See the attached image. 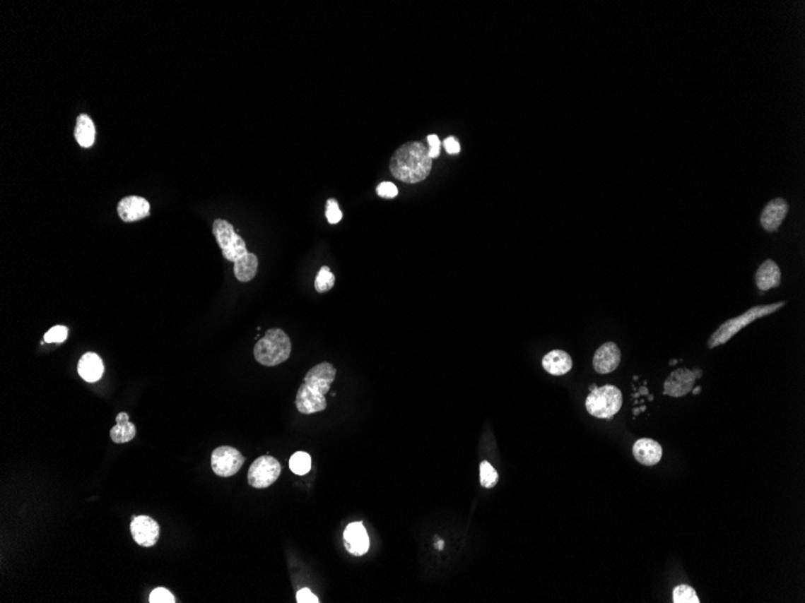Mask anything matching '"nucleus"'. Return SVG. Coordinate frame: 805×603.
Returning <instances> with one entry per match:
<instances>
[{
  "instance_id": "obj_1",
  "label": "nucleus",
  "mask_w": 805,
  "mask_h": 603,
  "mask_svg": "<svg viewBox=\"0 0 805 603\" xmlns=\"http://www.w3.org/2000/svg\"><path fill=\"white\" fill-rule=\"evenodd\" d=\"M336 370L331 363H321L309 370L295 395V407L302 414H314L327 408L328 391L336 379Z\"/></svg>"
},
{
  "instance_id": "obj_2",
  "label": "nucleus",
  "mask_w": 805,
  "mask_h": 603,
  "mask_svg": "<svg viewBox=\"0 0 805 603\" xmlns=\"http://www.w3.org/2000/svg\"><path fill=\"white\" fill-rule=\"evenodd\" d=\"M433 167V160L428 155V147L413 141L399 147L389 162V170L396 179L405 184H418L425 181Z\"/></svg>"
},
{
  "instance_id": "obj_3",
  "label": "nucleus",
  "mask_w": 805,
  "mask_h": 603,
  "mask_svg": "<svg viewBox=\"0 0 805 603\" xmlns=\"http://www.w3.org/2000/svg\"><path fill=\"white\" fill-rule=\"evenodd\" d=\"M785 304V302H777V304H769V305L753 306L750 310L740 314L739 317L728 319L724 324H721L719 329L710 336L709 341H707V347L712 350L715 347L722 346L724 343H727L734 335L738 334L740 330H743L744 328L750 326L752 322L777 312L779 309L784 307Z\"/></svg>"
},
{
  "instance_id": "obj_4",
  "label": "nucleus",
  "mask_w": 805,
  "mask_h": 603,
  "mask_svg": "<svg viewBox=\"0 0 805 603\" xmlns=\"http://www.w3.org/2000/svg\"><path fill=\"white\" fill-rule=\"evenodd\" d=\"M292 343L282 329H269L254 346V358L264 366H278L290 358Z\"/></svg>"
},
{
  "instance_id": "obj_5",
  "label": "nucleus",
  "mask_w": 805,
  "mask_h": 603,
  "mask_svg": "<svg viewBox=\"0 0 805 603\" xmlns=\"http://www.w3.org/2000/svg\"><path fill=\"white\" fill-rule=\"evenodd\" d=\"M622 393L615 386H603L593 389L586 399L584 406L589 414L599 419H610L622 407Z\"/></svg>"
},
{
  "instance_id": "obj_6",
  "label": "nucleus",
  "mask_w": 805,
  "mask_h": 603,
  "mask_svg": "<svg viewBox=\"0 0 805 603\" xmlns=\"http://www.w3.org/2000/svg\"><path fill=\"white\" fill-rule=\"evenodd\" d=\"M213 237L222 251L225 259L237 263L249 253L246 244L239 234L235 232L233 225L225 220H216L213 225Z\"/></svg>"
},
{
  "instance_id": "obj_7",
  "label": "nucleus",
  "mask_w": 805,
  "mask_h": 603,
  "mask_svg": "<svg viewBox=\"0 0 805 603\" xmlns=\"http://www.w3.org/2000/svg\"><path fill=\"white\" fill-rule=\"evenodd\" d=\"M281 465L275 458L263 455L252 462L247 473V481L256 489H266L278 481Z\"/></svg>"
},
{
  "instance_id": "obj_8",
  "label": "nucleus",
  "mask_w": 805,
  "mask_h": 603,
  "mask_svg": "<svg viewBox=\"0 0 805 603\" xmlns=\"http://www.w3.org/2000/svg\"><path fill=\"white\" fill-rule=\"evenodd\" d=\"M245 462V457L237 449L222 446L211 454V467L220 477H232L239 472Z\"/></svg>"
},
{
  "instance_id": "obj_9",
  "label": "nucleus",
  "mask_w": 805,
  "mask_h": 603,
  "mask_svg": "<svg viewBox=\"0 0 805 603\" xmlns=\"http://www.w3.org/2000/svg\"><path fill=\"white\" fill-rule=\"evenodd\" d=\"M700 376H702V372L692 371L688 369L675 370L666 379L664 388H663V394L673 396V398H681V396L687 395L688 393H691L692 388L695 383V379H698Z\"/></svg>"
},
{
  "instance_id": "obj_10",
  "label": "nucleus",
  "mask_w": 805,
  "mask_h": 603,
  "mask_svg": "<svg viewBox=\"0 0 805 603\" xmlns=\"http://www.w3.org/2000/svg\"><path fill=\"white\" fill-rule=\"evenodd\" d=\"M131 536L135 542L141 547L155 546L160 538V525L155 519L148 515L133 518L131 523Z\"/></svg>"
},
{
  "instance_id": "obj_11",
  "label": "nucleus",
  "mask_w": 805,
  "mask_h": 603,
  "mask_svg": "<svg viewBox=\"0 0 805 603\" xmlns=\"http://www.w3.org/2000/svg\"><path fill=\"white\" fill-rule=\"evenodd\" d=\"M343 546L348 553L355 556H362L369 550V536L363 523H351L343 531Z\"/></svg>"
},
{
  "instance_id": "obj_12",
  "label": "nucleus",
  "mask_w": 805,
  "mask_h": 603,
  "mask_svg": "<svg viewBox=\"0 0 805 603\" xmlns=\"http://www.w3.org/2000/svg\"><path fill=\"white\" fill-rule=\"evenodd\" d=\"M150 203L143 196H129L123 198L117 205V213L123 222H136L150 216Z\"/></svg>"
},
{
  "instance_id": "obj_13",
  "label": "nucleus",
  "mask_w": 805,
  "mask_h": 603,
  "mask_svg": "<svg viewBox=\"0 0 805 603\" xmlns=\"http://www.w3.org/2000/svg\"><path fill=\"white\" fill-rule=\"evenodd\" d=\"M621 363V351L615 342L601 345L593 357V367L598 374L605 375L615 371Z\"/></svg>"
},
{
  "instance_id": "obj_14",
  "label": "nucleus",
  "mask_w": 805,
  "mask_h": 603,
  "mask_svg": "<svg viewBox=\"0 0 805 603\" xmlns=\"http://www.w3.org/2000/svg\"><path fill=\"white\" fill-rule=\"evenodd\" d=\"M789 213V204L785 199L777 198L765 205L760 213V225L768 232H777L782 225V220Z\"/></svg>"
},
{
  "instance_id": "obj_15",
  "label": "nucleus",
  "mask_w": 805,
  "mask_h": 603,
  "mask_svg": "<svg viewBox=\"0 0 805 603\" xmlns=\"http://www.w3.org/2000/svg\"><path fill=\"white\" fill-rule=\"evenodd\" d=\"M635 460L645 466H654L662 459L663 449L657 441L640 438L633 446Z\"/></svg>"
},
{
  "instance_id": "obj_16",
  "label": "nucleus",
  "mask_w": 805,
  "mask_h": 603,
  "mask_svg": "<svg viewBox=\"0 0 805 603\" xmlns=\"http://www.w3.org/2000/svg\"><path fill=\"white\" fill-rule=\"evenodd\" d=\"M78 372L82 379L88 383L98 382L104 374V364L98 354L95 353H86L78 360Z\"/></svg>"
},
{
  "instance_id": "obj_17",
  "label": "nucleus",
  "mask_w": 805,
  "mask_h": 603,
  "mask_svg": "<svg viewBox=\"0 0 805 603\" xmlns=\"http://www.w3.org/2000/svg\"><path fill=\"white\" fill-rule=\"evenodd\" d=\"M781 283L780 268L772 259L765 261L756 273V285L762 292L777 288Z\"/></svg>"
},
{
  "instance_id": "obj_18",
  "label": "nucleus",
  "mask_w": 805,
  "mask_h": 603,
  "mask_svg": "<svg viewBox=\"0 0 805 603\" xmlns=\"http://www.w3.org/2000/svg\"><path fill=\"white\" fill-rule=\"evenodd\" d=\"M543 367L550 375L562 376L568 374L572 367V357L567 352L556 350L543 358Z\"/></svg>"
},
{
  "instance_id": "obj_19",
  "label": "nucleus",
  "mask_w": 805,
  "mask_h": 603,
  "mask_svg": "<svg viewBox=\"0 0 805 603\" xmlns=\"http://www.w3.org/2000/svg\"><path fill=\"white\" fill-rule=\"evenodd\" d=\"M136 434L135 425L129 422V416L126 412H121L116 417V425L110 430L111 440L114 443H127L133 440Z\"/></svg>"
},
{
  "instance_id": "obj_20",
  "label": "nucleus",
  "mask_w": 805,
  "mask_h": 603,
  "mask_svg": "<svg viewBox=\"0 0 805 603\" xmlns=\"http://www.w3.org/2000/svg\"><path fill=\"white\" fill-rule=\"evenodd\" d=\"M75 139L78 141L80 146L83 148H90L93 146L94 141H95V126L90 116L86 114H82L78 116L76 119V126H75Z\"/></svg>"
},
{
  "instance_id": "obj_21",
  "label": "nucleus",
  "mask_w": 805,
  "mask_h": 603,
  "mask_svg": "<svg viewBox=\"0 0 805 603\" xmlns=\"http://www.w3.org/2000/svg\"><path fill=\"white\" fill-rule=\"evenodd\" d=\"M258 270V258L256 254L249 252L240 261L234 263V275L237 281L246 283L252 281Z\"/></svg>"
},
{
  "instance_id": "obj_22",
  "label": "nucleus",
  "mask_w": 805,
  "mask_h": 603,
  "mask_svg": "<svg viewBox=\"0 0 805 603\" xmlns=\"http://www.w3.org/2000/svg\"><path fill=\"white\" fill-rule=\"evenodd\" d=\"M290 469L298 476H304L310 472L311 457L305 452H297L290 457Z\"/></svg>"
},
{
  "instance_id": "obj_23",
  "label": "nucleus",
  "mask_w": 805,
  "mask_h": 603,
  "mask_svg": "<svg viewBox=\"0 0 805 603\" xmlns=\"http://www.w3.org/2000/svg\"><path fill=\"white\" fill-rule=\"evenodd\" d=\"M336 285V276L328 266H322L315 278V289L317 293H326Z\"/></svg>"
},
{
  "instance_id": "obj_24",
  "label": "nucleus",
  "mask_w": 805,
  "mask_h": 603,
  "mask_svg": "<svg viewBox=\"0 0 805 603\" xmlns=\"http://www.w3.org/2000/svg\"><path fill=\"white\" fill-rule=\"evenodd\" d=\"M673 602L674 603H699L698 596L695 594L693 587L686 584L678 585L673 590Z\"/></svg>"
},
{
  "instance_id": "obj_25",
  "label": "nucleus",
  "mask_w": 805,
  "mask_h": 603,
  "mask_svg": "<svg viewBox=\"0 0 805 603\" xmlns=\"http://www.w3.org/2000/svg\"><path fill=\"white\" fill-rule=\"evenodd\" d=\"M480 482L483 488L490 489L498 482V473L488 461H483L480 465Z\"/></svg>"
},
{
  "instance_id": "obj_26",
  "label": "nucleus",
  "mask_w": 805,
  "mask_h": 603,
  "mask_svg": "<svg viewBox=\"0 0 805 603\" xmlns=\"http://www.w3.org/2000/svg\"><path fill=\"white\" fill-rule=\"evenodd\" d=\"M326 217H327L328 223L329 225H338L340 220H343V213L340 210L339 204L336 199L327 200L326 204Z\"/></svg>"
},
{
  "instance_id": "obj_27",
  "label": "nucleus",
  "mask_w": 805,
  "mask_h": 603,
  "mask_svg": "<svg viewBox=\"0 0 805 603\" xmlns=\"http://www.w3.org/2000/svg\"><path fill=\"white\" fill-rule=\"evenodd\" d=\"M66 338H68V328L63 326H56L46 333L44 340L47 343H61L63 341H66Z\"/></svg>"
},
{
  "instance_id": "obj_28",
  "label": "nucleus",
  "mask_w": 805,
  "mask_h": 603,
  "mask_svg": "<svg viewBox=\"0 0 805 603\" xmlns=\"http://www.w3.org/2000/svg\"><path fill=\"white\" fill-rule=\"evenodd\" d=\"M150 602L174 603L175 602V597H174L172 592L167 590V589H164V587H157V589L152 591L151 595H150Z\"/></svg>"
},
{
  "instance_id": "obj_29",
  "label": "nucleus",
  "mask_w": 805,
  "mask_h": 603,
  "mask_svg": "<svg viewBox=\"0 0 805 603\" xmlns=\"http://www.w3.org/2000/svg\"><path fill=\"white\" fill-rule=\"evenodd\" d=\"M376 193L377 196L384 199H393L398 196V188L391 182H382L376 188Z\"/></svg>"
},
{
  "instance_id": "obj_30",
  "label": "nucleus",
  "mask_w": 805,
  "mask_h": 603,
  "mask_svg": "<svg viewBox=\"0 0 805 603\" xmlns=\"http://www.w3.org/2000/svg\"><path fill=\"white\" fill-rule=\"evenodd\" d=\"M427 141H428V155H430V158L432 160L437 158L440 155V146H442L440 140L437 135H428Z\"/></svg>"
},
{
  "instance_id": "obj_31",
  "label": "nucleus",
  "mask_w": 805,
  "mask_h": 603,
  "mask_svg": "<svg viewBox=\"0 0 805 603\" xmlns=\"http://www.w3.org/2000/svg\"><path fill=\"white\" fill-rule=\"evenodd\" d=\"M297 602L298 603H319V597L311 592L310 589L304 587L297 592Z\"/></svg>"
},
{
  "instance_id": "obj_32",
  "label": "nucleus",
  "mask_w": 805,
  "mask_h": 603,
  "mask_svg": "<svg viewBox=\"0 0 805 603\" xmlns=\"http://www.w3.org/2000/svg\"><path fill=\"white\" fill-rule=\"evenodd\" d=\"M444 147H445L446 152H447L449 155H457V153H459V151H461V146H459V143H458L457 140L454 139V138H447V139L444 141Z\"/></svg>"
},
{
  "instance_id": "obj_33",
  "label": "nucleus",
  "mask_w": 805,
  "mask_h": 603,
  "mask_svg": "<svg viewBox=\"0 0 805 603\" xmlns=\"http://www.w3.org/2000/svg\"><path fill=\"white\" fill-rule=\"evenodd\" d=\"M700 389H702V388L697 387V388H695V390H692V393H693V394H695V395H697V394H698L699 391H700Z\"/></svg>"
},
{
  "instance_id": "obj_34",
  "label": "nucleus",
  "mask_w": 805,
  "mask_h": 603,
  "mask_svg": "<svg viewBox=\"0 0 805 603\" xmlns=\"http://www.w3.org/2000/svg\"><path fill=\"white\" fill-rule=\"evenodd\" d=\"M437 543H439V544H437V548H439V549H442V547H444V542H442V541H440V542Z\"/></svg>"
}]
</instances>
